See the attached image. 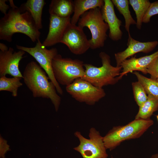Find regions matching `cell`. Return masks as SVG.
<instances>
[{"label": "cell", "mask_w": 158, "mask_h": 158, "mask_svg": "<svg viewBox=\"0 0 158 158\" xmlns=\"http://www.w3.org/2000/svg\"><path fill=\"white\" fill-rule=\"evenodd\" d=\"M8 1L10 8L0 20V40L11 42L13 35L20 33L26 35L32 42H37L41 32L30 13L22 11L13 0Z\"/></svg>", "instance_id": "cell-1"}, {"label": "cell", "mask_w": 158, "mask_h": 158, "mask_svg": "<svg viewBox=\"0 0 158 158\" xmlns=\"http://www.w3.org/2000/svg\"><path fill=\"white\" fill-rule=\"evenodd\" d=\"M47 75L39 64L35 61H31L26 66L23 78L34 97L50 99L57 112L61 99L57 93L54 85L49 80L50 79Z\"/></svg>", "instance_id": "cell-2"}, {"label": "cell", "mask_w": 158, "mask_h": 158, "mask_svg": "<svg viewBox=\"0 0 158 158\" xmlns=\"http://www.w3.org/2000/svg\"><path fill=\"white\" fill-rule=\"evenodd\" d=\"M102 66L97 67L92 64L84 63L85 73L82 79L98 87L116 84L120 80L119 76L121 66H114L111 63L110 57L102 51L99 54Z\"/></svg>", "instance_id": "cell-3"}, {"label": "cell", "mask_w": 158, "mask_h": 158, "mask_svg": "<svg viewBox=\"0 0 158 158\" xmlns=\"http://www.w3.org/2000/svg\"><path fill=\"white\" fill-rule=\"evenodd\" d=\"M154 123L150 118L135 119L125 125L114 127L103 137L106 149L113 150L125 140L140 137Z\"/></svg>", "instance_id": "cell-4"}, {"label": "cell", "mask_w": 158, "mask_h": 158, "mask_svg": "<svg viewBox=\"0 0 158 158\" xmlns=\"http://www.w3.org/2000/svg\"><path fill=\"white\" fill-rule=\"evenodd\" d=\"M78 25L83 28L87 27L90 30L92 35L89 40L90 49H94L104 46L109 28L102 18L101 9L95 8L85 13L79 19Z\"/></svg>", "instance_id": "cell-5"}, {"label": "cell", "mask_w": 158, "mask_h": 158, "mask_svg": "<svg viewBox=\"0 0 158 158\" xmlns=\"http://www.w3.org/2000/svg\"><path fill=\"white\" fill-rule=\"evenodd\" d=\"M84 64L79 59L63 58L58 54L52 62L54 77L59 84L68 86L76 79L83 76L85 73Z\"/></svg>", "instance_id": "cell-6"}, {"label": "cell", "mask_w": 158, "mask_h": 158, "mask_svg": "<svg viewBox=\"0 0 158 158\" xmlns=\"http://www.w3.org/2000/svg\"><path fill=\"white\" fill-rule=\"evenodd\" d=\"M16 48L27 52L32 56L47 73L50 81L54 85L57 93L62 95L63 91L55 78L52 69V62L53 59L57 55L58 51L56 48L47 49L41 42L40 40L36 42L35 47H30L16 45Z\"/></svg>", "instance_id": "cell-7"}, {"label": "cell", "mask_w": 158, "mask_h": 158, "mask_svg": "<svg viewBox=\"0 0 158 158\" xmlns=\"http://www.w3.org/2000/svg\"><path fill=\"white\" fill-rule=\"evenodd\" d=\"M74 135L79 139L80 144L73 149L79 152L83 158H107L103 137L95 128L90 129L89 139L84 137L78 131L75 132Z\"/></svg>", "instance_id": "cell-8"}, {"label": "cell", "mask_w": 158, "mask_h": 158, "mask_svg": "<svg viewBox=\"0 0 158 158\" xmlns=\"http://www.w3.org/2000/svg\"><path fill=\"white\" fill-rule=\"evenodd\" d=\"M66 91L75 100L93 105L106 95L102 88L96 87L81 78L66 86Z\"/></svg>", "instance_id": "cell-9"}, {"label": "cell", "mask_w": 158, "mask_h": 158, "mask_svg": "<svg viewBox=\"0 0 158 158\" xmlns=\"http://www.w3.org/2000/svg\"><path fill=\"white\" fill-rule=\"evenodd\" d=\"M61 43L66 45L72 53L76 55L83 54L90 48L89 40L83 28L71 23L66 28Z\"/></svg>", "instance_id": "cell-10"}, {"label": "cell", "mask_w": 158, "mask_h": 158, "mask_svg": "<svg viewBox=\"0 0 158 158\" xmlns=\"http://www.w3.org/2000/svg\"><path fill=\"white\" fill-rule=\"evenodd\" d=\"M26 52L21 50L14 51L9 47L5 51H0V76L10 75L13 77L23 78L19 68V63Z\"/></svg>", "instance_id": "cell-11"}, {"label": "cell", "mask_w": 158, "mask_h": 158, "mask_svg": "<svg viewBox=\"0 0 158 158\" xmlns=\"http://www.w3.org/2000/svg\"><path fill=\"white\" fill-rule=\"evenodd\" d=\"M158 44L157 41L141 42L133 38L128 34V47L124 51L116 53L115 58L117 66H120L122 62L127 58L140 52L148 53L154 49Z\"/></svg>", "instance_id": "cell-12"}, {"label": "cell", "mask_w": 158, "mask_h": 158, "mask_svg": "<svg viewBox=\"0 0 158 158\" xmlns=\"http://www.w3.org/2000/svg\"><path fill=\"white\" fill-rule=\"evenodd\" d=\"M71 18H62L50 15L48 33L42 44L49 47L61 43L63 34L71 23Z\"/></svg>", "instance_id": "cell-13"}, {"label": "cell", "mask_w": 158, "mask_h": 158, "mask_svg": "<svg viewBox=\"0 0 158 158\" xmlns=\"http://www.w3.org/2000/svg\"><path fill=\"white\" fill-rule=\"evenodd\" d=\"M104 4L101 8L102 18L108 25L109 36L114 41H117L122 38L123 33L120 27L122 22L117 17L114 5L111 0H104Z\"/></svg>", "instance_id": "cell-14"}, {"label": "cell", "mask_w": 158, "mask_h": 158, "mask_svg": "<svg viewBox=\"0 0 158 158\" xmlns=\"http://www.w3.org/2000/svg\"><path fill=\"white\" fill-rule=\"evenodd\" d=\"M158 56V50L153 53L144 56L136 58L133 57L123 61L121 65L122 72L119 78L122 77L128 73L133 71H140L144 74L147 73V69L153 61Z\"/></svg>", "instance_id": "cell-15"}, {"label": "cell", "mask_w": 158, "mask_h": 158, "mask_svg": "<svg viewBox=\"0 0 158 158\" xmlns=\"http://www.w3.org/2000/svg\"><path fill=\"white\" fill-rule=\"evenodd\" d=\"M73 14L71 18V23L76 25L80 17L85 13L95 8L101 9L104 4L103 0H74Z\"/></svg>", "instance_id": "cell-16"}, {"label": "cell", "mask_w": 158, "mask_h": 158, "mask_svg": "<svg viewBox=\"0 0 158 158\" xmlns=\"http://www.w3.org/2000/svg\"><path fill=\"white\" fill-rule=\"evenodd\" d=\"M46 3L44 0H28L19 7L22 12L27 11L30 14L39 29L42 28V14Z\"/></svg>", "instance_id": "cell-17"}, {"label": "cell", "mask_w": 158, "mask_h": 158, "mask_svg": "<svg viewBox=\"0 0 158 158\" xmlns=\"http://www.w3.org/2000/svg\"><path fill=\"white\" fill-rule=\"evenodd\" d=\"M73 1L71 0H52L49 5V12L53 15L62 18L71 17L73 13Z\"/></svg>", "instance_id": "cell-18"}, {"label": "cell", "mask_w": 158, "mask_h": 158, "mask_svg": "<svg viewBox=\"0 0 158 158\" xmlns=\"http://www.w3.org/2000/svg\"><path fill=\"white\" fill-rule=\"evenodd\" d=\"M158 110V98L148 95L147 101L139 107L135 119L146 120L150 118L153 113Z\"/></svg>", "instance_id": "cell-19"}, {"label": "cell", "mask_w": 158, "mask_h": 158, "mask_svg": "<svg viewBox=\"0 0 158 158\" xmlns=\"http://www.w3.org/2000/svg\"><path fill=\"white\" fill-rule=\"evenodd\" d=\"M129 4L134 11L136 18V26L140 30L143 18L148 9L151 3L148 0H129Z\"/></svg>", "instance_id": "cell-20"}, {"label": "cell", "mask_w": 158, "mask_h": 158, "mask_svg": "<svg viewBox=\"0 0 158 158\" xmlns=\"http://www.w3.org/2000/svg\"><path fill=\"white\" fill-rule=\"evenodd\" d=\"M114 6L123 15L125 20V28L128 34L130 33L129 28L132 25H136V23L133 19L129 9L128 0H111Z\"/></svg>", "instance_id": "cell-21"}, {"label": "cell", "mask_w": 158, "mask_h": 158, "mask_svg": "<svg viewBox=\"0 0 158 158\" xmlns=\"http://www.w3.org/2000/svg\"><path fill=\"white\" fill-rule=\"evenodd\" d=\"M22 78L19 77L9 78L6 76L0 77V91H9L13 96L17 97L18 88L23 85L20 82Z\"/></svg>", "instance_id": "cell-22"}, {"label": "cell", "mask_w": 158, "mask_h": 158, "mask_svg": "<svg viewBox=\"0 0 158 158\" xmlns=\"http://www.w3.org/2000/svg\"><path fill=\"white\" fill-rule=\"evenodd\" d=\"M133 74L136 76L138 81L143 87L148 95L158 98V83L155 80L145 77L137 71Z\"/></svg>", "instance_id": "cell-23"}, {"label": "cell", "mask_w": 158, "mask_h": 158, "mask_svg": "<svg viewBox=\"0 0 158 158\" xmlns=\"http://www.w3.org/2000/svg\"><path fill=\"white\" fill-rule=\"evenodd\" d=\"M132 85L135 100L140 107L147 101L148 95L143 86L138 81L132 83Z\"/></svg>", "instance_id": "cell-24"}, {"label": "cell", "mask_w": 158, "mask_h": 158, "mask_svg": "<svg viewBox=\"0 0 158 158\" xmlns=\"http://www.w3.org/2000/svg\"><path fill=\"white\" fill-rule=\"evenodd\" d=\"M158 14V1L151 3L150 5L145 13L142 20V23H148L153 16Z\"/></svg>", "instance_id": "cell-25"}, {"label": "cell", "mask_w": 158, "mask_h": 158, "mask_svg": "<svg viewBox=\"0 0 158 158\" xmlns=\"http://www.w3.org/2000/svg\"><path fill=\"white\" fill-rule=\"evenodd\" d=\"M147 73L151 76V78L154 80L158 78V56L152 62L147 69Z\"/></svg>", "instance_id": "cell-26"}, {"label": "cell", "mask_w": 158, "mask_h": 158, "mask_svg": "<svg viewBox=\"0 0 158 158\" xmlns=\"http://www.w3.org/2000/svg\"><path fill=\"white\" fill-rule=\"evenodd\" d=\"M0 157L1 158H5L6 152L10 150L9 146L7 144V141L1 136L0 138Z\"/></svg>", "instance_id": "cell-27"}, {"label": "cell", "mask_w": 158, "mask_h": 158, "mask_svg": "<svg viewBox=\"0 0 158 158\" xmlns=\"http://www.w3.org/2000/svg\"><path fill=\"white\" fill-rule=\"evenodd\" d=\"M7 0H0V10L4 15L6 14L7 11L10 9V7L6 4Z\"/></svg>", "instance_id": "cell-28"}, {"label": "cell", "mask_w": 158, "mask_h": 158, "mask_svg": "<svg viewBox=\"0 0 158 158\" xmlns=\"http://www.w3.org/2000/svg\"><path fill=\"white\" fill-rule=\"evenodd\" d=\"M8 49V48L5 44L2 43H0V49L1 51H4L7 50Z\"/></svg>", "instance_id": "cell-29"}, {"label": "cell", "mask_w": 158, "mask_h": 158, "mask_svg": "<svg viewBox=\"0 0 158 158\" xmlns=\"http://www.w3.org/2000/svg\"><path fill=\"white\" fill-rule=\"evenodd\" d=\"M150 158H158V153H156L152 155Z\"/></svg>", "instance_id": "cell-30"}, {"label": "cell", "mask_w": 158, "mask_h": 158, "mask_svg": "<svg viewBox=\"0 0 158 158\" xmlns=\"http://www.w3.org/2000/svg\"><path fill=\"white\" fill-rule=\"evenodd\" d=\"M156 118H157V121H158V114L156 116Z\"/></svg>", "instance_id": "cell-31"}, {"label": "cell", "mask_w": 158, "mask_h": 158, "mask_svg": "<svg viewBox=\"0 0 158 158\" xmlns=\"http://www.w3.org/2000/svg\"><path fill=\"white\" fill-rule=\"evenodd\" d=\"M156 81L157 83H158V78L156 80H155Z\"/></svg>", "instance_id": "cell-32"}]
</instances>
